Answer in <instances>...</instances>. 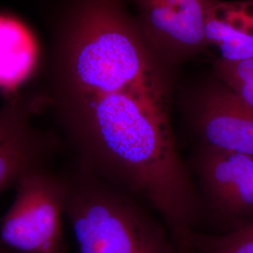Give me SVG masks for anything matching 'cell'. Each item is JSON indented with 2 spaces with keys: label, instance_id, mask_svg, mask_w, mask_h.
<instances>
[{
  "label": "cell",
  "instance_id": "cell-1",
  "mask_svg": "<svg viewBox=\"0 0 253 253\" xmlns=\"http://www.w3.org/2000/svg\"><path fill=\"white\" fill-rule=\"evenodd\" d=\"M59 174L80 253H180L147 207L79 163Z\"/></svg>",
  "mask_w": 253,
  "mask_h": 253
},
{
  "label": "cell",
  "instance_id": "cell-2",
  "mask_svg": "<svg viewBox=\"0 0 253 253\" xmlns=\"http://www.w3.org/2000/svg\"><path fill=\"white\" fill-rule=\"evenodd\" d=\"M0 219V244L18 253H63L65 189L51 166L27 172Z\"/></svg>",
  "mask_w": 253,
  "mask_h": 253
},
{
  "label": "cell",
  "instance_id": "cell-3",
  "mask_svg": "<svg viewBox=\"0 0 253 253\" xmlns=\"http://www.w3.org/2000/svg\"><path fill=\"white\" fill-rule=\"evenodd\" d=\"M135 5L145 39L163 58L178 68L208 48L206 17L213 0H126Z\"/></svg>",
  "mask_w": 253,
  "mask_h": 253
},
{
  "label": "cell",
  "instance_id": "cell-4",
  "mask_svg": "<svg viewBox=\"0 0 253 253\" xmlns=\"http://www.w3.org/2000/svg\"><path fill=\"white\" fill-rule=\"evenodd\" d=\"M186 108L203 145L253 157V108L215 75L191 92Z\"/></svg>",
  "mask_w": 253,
  "mask_h": 253
},
{
  "label": "cell",
  "instance_id": "cell-5",
  "mask_svg": "<svg viewBox=\"0 0 253 253\" xmlns=\"http://www.w3.org/2000/svg\"><path fill=\"white\" fill-rule=\"evenodd\" d=\"M41 110L37 94H20L15 114L0 133V194L27 172L52 166L62 145L58 136L32 124L31 117Z\"/></svg>",
  "mask_w": 253,
  "mask_h": 253
},
{
  "label": "cell",
  "instance_id": "cell-6",
  "mask_svg": "<svg viewBox=\"0 0 253 253\" xmlns=\"http://www.w3.org/2000/svg\"><path fill=\"white\" fill-rule=\"evenodd\" d=\"M200 187L218 216L239 221L253 214V157L203 145L196 159Z\"/></svg>",
  "mask_w": 253,
  "mask_h": 253
},
{
  "label": "cell",
  "instance_id": "cell-7",
  "mask_svg": "<svg viewBox=\"0 0 253 253\" xmlns=\"http://www.w3.org/2000/svg\"><path fill=\"white\" fill-rule=\"evenodd\" d=\"M205 34L220 58L237 61L253 58V0H213L209 5Z\"/></svg>",
  "mask_w": 253,
  "mask_h": 253
},
{
  "label": "cell",
  "instance_id": "cell-8",
  "mask_svg": "<svg viewBox=\"0 0 253 253\" xmlns=\"http://www.w3.org/2000/svg\"><path fill=\"white\" fill-rule=\"evenodd\" d=\"M38 45L31 32L18 20L0 15V89L7 98L35 72Z\"/></svg>",
  "mask_w": 253,
  "mask_h": 253
},
{
  "label": "cell",
  "instance_id": "cell-9",
  "mask_svg": "<svg viewBox=\"0 0 253 253\" xmlns=\"http://www.w3.org/2000/svg\"><path fill=\"white\" fill-rule=\"evenodd\" d=\"M197 243L201 247L198 253H253V237L224 246H213L201 241Z\"/></svg>",
  "mask_w": 253,
  "mask_h": 253
},
{
  "label": "cell",
  "instance_id": "cell-10",
  "mask_svg": "<svg viewBox=\"0 0 253 253\" xmlns=\"http://www.w3.org/2000/svg\"><path fill=\"white\" fill-rule=\"evenodd\" d=\"M251 237H253V221L247 225L237 228L233 233L228 235L209 238L207 242L208 244L213 246H224L236 243Z\"/></svg>",
  "mask_w": 253,
  "mask_h": 253
},
{
  "label": "cell",
  "instance_id": "cell-11",
  "mask_svg": "<svg viewBox=\"0 0 253 253\" xmlns=\"http://www.w3.org/2000/svg\"><path fill=\"white\" fill-rule=\"evenodd\" d=\"M228 87L233 91L240 100L253 108V70L252 74L248 76L245 80L236 83Z\"/></svg>",
  "mask_w": 253,
  "mask_h": 253
},
{
  "label": "cell",
  "instance_id": "cell-12",
  "mask_svg": "<svg viewBox=\"0 0 253 253\" xmlns=\"http://www.w3.org/2000/svg\"><path fill=\"white\" fill-rule=\"evenodd\" d=\"M20 94L7 98V101L2 108H0V133L8 126L9 121L15 114L19 102Z\"/></svg>",
  "mask_w": 253,
  "mask_h": 253
},
{
  "label": "cell",
  "instance_id": "cell-13",
  "mask_svg": "<svg viewBox=\"0 0 253 253\" xmlns=\"http://www.w3.org/2000/svg\"><path fill=\"white\" fill-rule=\"evenodd\" d=\"M0 253H15V252H13V251H11V250H9L8 249L7 247H5V246H3V245L0 244Z\"/></svg>",
  "mask_w": 253,
  "mask_h": 253
}]
</instances>
